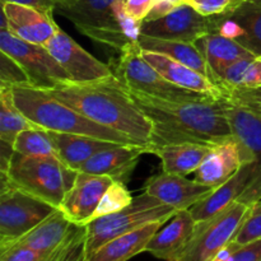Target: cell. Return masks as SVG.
I'll return each instance as SVG.
<instances>
[{
    "label": "cell",
    "instance_id": "obj_1",
    "mask_svg": "<svg viewBox=\"0 0 261 261\" xmlns=\"http://www.w3.org/2000/svg\"><path fill=\"white\" fill-rule=\"evenodd\" d=\"M127 91L152 120L154 129L150 147L185 142L216 145L233 138L222 99L171 101Z\"/></svg>",
    "mask_w": 261,
    "mask_h": 261
},
{
    "label": "cell",
    "instance_id": "obj_2",
    "mask_svg": "<svg viewBox=\"0 0 261 261\" xmlns=\"http://www.w3.org/2000/svg\"><path fill=\"white\" fill-rule=\"evenodd\" d=\"M43 91L97 124L116 130L149 149L154 129L152 120L135 103L117 75L96 83L64 82Z\"/></svg>",
    "mask_w": 261,
    "mask_h": 261
},
{
    "label": "cell",
    "instance_id": "obj_3",
    "mask_svg": "<svg viewBox=\"0 0 261 261\" xmlns=\"http://www.w3.org/2000/svg\"><path fill=\"white\" fill-rule=\"evenodd\" d=\"M12 93L19 111L42 129L87 135L117 144L137 145L126 135L97 124L43 89L31 86H13Z\"/></svg>",
    "mask_w": 261,
    "mask_h": 261
},
{
    "label": "cell",
    "instance_id": "obj_4",
    "mask_svg": "<svg viewBox=\"0 0 261 261\" xmlns=\"http://www.w3.org/2000/svg\"><path fill=\"white\" fill-rule=\"evenodd\" d=\"M76 172L58 157H28L14 152L7 173H2V177L14 188L59 209Z\"/></svg>",
    "mask_w": 261,
    "mask_h": 261
},
{
    "label": "cell",
    "instance_id": "obj_5",
    "mask_svg": "<svg viewBox=\"0 0 261 261\" xmlns=\"http://www.w3.org/2000/svg\"><path fill=\"white\" fill-rule=\"evenodd\" d=\"M176 209L161 203L154 196L143 193L133 199L132 204L116 213L98 217L86 224L84 256L93 254L106 242L135 231L153 222H167L176 214ZM86 261V260H84Z\"/></svg>",
    "mask_w": 261,
    "mask_h": 261
},
{
    "label": "cell",
    "instance_id": "obj_6",
    "mask_svg": "<svg viewBox=\"0 0 261 261\" xmlns=\"http://www.w3.org/2000/svg\"><path fill=\"white\" fill-rule=\"evenodd\" d=\"M58 208L14 188L2 177L0 249L14 244Z\"/></svg>",
    "mask_w": 261,
    "mask_h": 261
},
{
    "label": "cell",
    "instance_id": "obj_7",
    "mask_svg": "<svg viewBox=\"0 0 261 261\" xmlns=\"http://www.w3.org/2000/svg\"><path fill=\"white\" fill-rule=\"evenodd\" d=\"M252 206L234 201L211 221L196 224L194 239L176 261H213L222 249L233 241Z\"/></svg>",
    "mask_w": 261,
    "mask_h": 261
},
{
    "label": "cell",
    "instance_id": "obj_8",
    "mask_svg": "<svg viewBox=\"0 0 261 261\" xmlns=\"http://www.w3.org/2000/svg\"><path fill=\"white\" fill-rule=\"evenodd\" d=\"M116 75L127 89L148 96L158 97L171 101H188V99H205L208 97L181 88L171 83L161 73H158L149 63L142 58L138 43H132L121 51Z\"/></svg>",
    "mask_w": 261,
    "mask_h": 261
},
{
    "label": "cell",
    "instance_id": "obj_9",
    "mask_svg": "<svg viewBox=\"0 0 261 261\" xmlns=\"http://www.w3.org/2000/svg\"><path fill=\"white\" fill-rule=\"evenodd\" d=\"M222 102L232 134L241 145L244 163H254L251 182L237 201L254 206L261 201V116L227 98Z\"/></svg>",
    "mask_w": 261,
    "mask_h": 261
},
{
    "label": "cell",
    "instance_id": "obj_10",
    "mask_svg": "<svg viewBox=\"0 0 261 261\" xmlns=\"http://www.w3.org/2000/svg\"><path fill=\"white\" fill-rule=\"evenodd\" d=\"M0 51L19 63L30 76L31 87L51 89L64 82H71L70 75L45 46L20 40L8 30H0Z\"/></svg>",
    "mask_w": 261,
    "mask_h": 261
},
{
    "label": "cell",
    "instance_id": "obj_11",
    "mask_svg": "<svg viewBox=\"0 0 261 261\" xmlns=\"http://www.w3.org/2000/svg\"><path fill=\"white\" fill-rule=\"evenodd\" d=\"M209 33H217V15H203L190 4L178 5L160 19L143 20L140 27L143 36L182 42H195Z\"/></svg>",
    "mask_w": 261,
    "mask_h": 261
},
{
    "label": "cell",
    "instance_id": "obj_12",
    "mask_svg": "<svg viewBox=\"0 0 261 261\" xmlns=\"http://www.w3.org/2000/svg\"><path fill=\"white\" fill-rule=\"evenodd\" d=\"M45 47L74 83H96L116 75L111 65L94 58L61 28L47 41Z\"/></svg>",
    "mask_w": 261,
    "mask_h": 261
},
{
    "label": "cell",
    "instance_id": "obj_13",
    "mask_svg": "<svg viewBox=\"0 0 261 261\" xmlns=\"http://www.w3.org/2000/svg\"><path fill=\"white\" fill-rule=\"evenodd\" d=\"M114 181L110 176L91 175L78 171L59 209L73 223L86 226L93 219L102 196Z\"/></svg>",
    "mask_w": 261,
    "mask_h": 261
},
{
    "label": "cell",
    "instance_id": "obj_14",
    "mask_svg": "<svg viewBox=\"0 0 261 261\" xmlns=\"http://www.w3.org/2000/svg\"><path fill=\"white\" fill-rule=\"evenodd\" d=\"M0 30H8L15 37L36 45L45 46L58 32L59 27L50 14L14 3H3Z\"/></svg>",
    "mask_w": 261,
    "mask_h": 261
},
{
    "label": "cell",
    "instance_id": "obj_15",
    "mask_svg": "<svg viewBox=\"0 0 261 261\" xmlns=\"http://www.w3.org/2000/svg\"><path fill=\"white\" fill-rule=\"evenodd\" d=\"M213 190V188L198 182L195 178L188 180L185 176L173 175L165 171L150 177L144 186L145 193L176 211L190 209Z\"/></svg>",
    "mask_w": 261,
    "mask_h": 261
},
{
    "label": "cell",
    "instance_id": "obj_16",
    "mask_svg": "<svg viewBox=\"0 0 261 261\" xmlns=\"http://www.w3.org/2000/svg\"><path fill=\"white\" fill-rule=\"evenodd\" d=\"M196 231V222L190 209L177 211L150 239L145 252L157 259L176 261L188 247Z\"/></svg>",
    "mask_w": 261,
    "mask_h": 261
},
{
    "label": "cell",
    "instance_id": "obj_17",
    "mask_svg": "<svg viewBox=\"0 0 261 261\" xmlns=\"http://www.w3.org/2000/svg\"><path fill=\"white\" fill-rule=\"evenodd\" d=\"M139 53L147 63H149L158 73L162 74L171 83L181 88L198 92L212 99H222L226 96L221 87L217 86L201 73L191 69L190 66L160 53L140 50V48Z\"/></svg>",
    "mask_w": 261,
    "mask_h": 261
},
{
    "label": "cell",
    "instance_id": "obj_18",
    "mask_svg": "<svg viewBox=\"0 0 261 261\" xmlns=\"http://www.w3.org/2000/svg\"><path fill=\"white\" fill-rule=\"evenodd\" d=\"M240 143L231 138L213 145L195 172V180L209 188H218L244 166Z\"/></svg>",
    "mask_w": 261,
    "mask_h": 261
},
{
    "label": "cell",
    "instance_id": "obj_19",
    "mask_svg": "<svg viewBox=\"0 0 261 261\" xmlns=\"http://www.w3.org/2000/svg\"><path fill=\"white\" fill-rule=\"evenodd\" d=\"M252 173H254V163H246L229 180L214 189L208 196L191 206L190 212L196 224L211 221L226 211L234 201L239 200L245 189L251 182Z\"/></svg>",
    "mask_w": 261,
    "mask_h": 261
},
{
    "label": "cell",
    "instance_id": "obj_20",
    "mask_svg": "<svg viewBox=\"0 0 261 261\" xmlns=\"http://www.w3.org/2000/svg\"><path fill=\"white\" fill-rule=\"evenodd\" d=\"M144 153H148V148L142 145H117L94 154L78 171L91 175L110 176L115 181L126 184L137 167L139 157Z\"/></svg>",
    "mask_w": 261,
    "mask_h": 261
},
{
    "label": "cell",
    "instance_id": "obj_21",
    "mask_svg": "<svg viewBox=\"0 0 261 261\" xmlns=\"http://www.w3.org/2000/svg\"><path fill=\"white\" fill-rule=\"evenodd\" d=\"M116 0H56L55 13L70 20L84 36L101 30L112 18Z\"/></svg>",
    "mask_w": 261,
    "mask_h": 261
},
{
    "label": "cell",
    "instance_id": "obj_22",
    "mask_svg": "<svg viewBox=\"0 0 261 261\" xmlns=\"http://www.w3.org/2000/svg\"><path fill=\"white\" fill-rule=\"evenodd\" d=\"M213 145L200 143H171V144L150 147L148 153L155 154L161 160L162 170L173 175L188 176L195 173Z\"/></svg>",
    "mask_w": 261,
    "mask_h": 261
},
{
    "label": "cell",
    "instance_id": "obj_23",
    "mask_svg": "<svg viewBox=\"0 0 261 261\" xmlns=\"http://www.w3.org/2000/svg\"><path fill=\"white\" fill-rule=\"evenodd\" d=\"M166 222L145 224L135 231L116 237L89 255L86 261H127L145 251L150 239Z\"/></svg>",
    "mask_w": 261,
    "mask_h": 261
},
{
    "label": "cell",
    "instance_id": "obj_24",
    "mask_svg": "<svg viewBox=\"0 0 261 261\" xmlns=\"http://www.w3.org/2000/svg\"><path fill=\"white\" fill-rule=\"evenodd\" d=\"M76 226L78 224L68 219V217L60 209H56L47 218L43 219L40 224L20 237L14 244L38 252L54 251L70 236Z\"/></svg>",
    "mask_w": 261,
    "mask_h": 261
},
{
    "label": "cell",
    "instance_id": "obj_25",
    "mask_svg": "<svg viewBox=\"0 0 261 261\" xmlns=\"http://www.w3.org/2000/svg\"><path fill=\"white\" fill-rule=\"evenodd\" d=\"M112 12V18L107 25L91 32L87 37L121 53L125 47L137 42L143 22L135 19L126 12L122 0L114 3Z\"/></svg>",
    "mask_w": 261,
    "mask_h": 261
},
{
    "label": "cell",
    "instance_id": "obj_26",
    "mask_svg": "<svg viewBox=\"0 0 261 261\" xmlns=\"http://www.w3.org/2000/svg\"><path fill=\"white\" fill-rule=\"evenodd\" d=\"M50 132V130H48ZM56 148L58 157L66 167L78 171L84 162L102 150L117 147V143L87 137V135L66 134V133L50 132Z\"/></svg>",
    "mask_w": 261,
    "mask_h": 261
},
{
    "label": "cell",
    "instance_id": "obj_27",
    "mask_svg": "<svg viewBox=\"0 0 261 261\" xmlns=\"http://www.w3.org/2000/svg\"><path fill=\"white\" fill-rule=\"evenodd\" d=\"M194 43L198 46L204 59L208 63L217 86H218L219 75L223 73L227 66L240 59L254 55L251 51L244 47L236 40L224 37L219 33H209V35L200 37Z\"/></svg>",
    "mask_w": 261,
    "mask_h": 261
},
{
    "label": "cell",
    "instance_id": "obj_28",
    "mask_svg": "<svg viewBox=\"0 0 261 261\" xmlns=\"http://www.w3.org/2000/svg\"><path fill=\"white\" fill-rule=\"evenodd\" d=\"M140 50L153 51V53H160L163 55H167L185 65L190 66L194 70L199 71L206 78L211 79L213 83L214 76L209 68L208 63L204 59L203 54L198 48V46L194 42H182V41L173 40H161V38L148 37V36L140 35L137 41Z\"/></svg>",
    "mask_w": 261,
    "mask_h": 261
},
{
    "label": "cell",
    "instance_id": "obj_29",
    "mask_svg": "<svg viewBox=\"0 0 261 261\" xmlns=\"http://www.w3.org/2000/svg\"><path fill=\"white\" fill-rule=\"evenodd\" d=\"M223 14L236 20L244 30V35L237 42L254 55H261V5L251 0H237L236 4Z\"/></svg>",
    "mask_w": 261,
    "mask_h": 261
},
{
    "label": "cell",
    "instance_id": "obj_30",
    "mask_svg": "<svg viewBox=\"0 0 261 261\" xmlns=\"http://www.w3.org/2000/svg\"><path fill=\"white\" fill-rule=\"evenodd\" d=\"M40 127L24 116L14 103L12 87L0 86V140L13 145L18 134Z\"/></svg>",
    "mask_w": 261,
    "mask_h": 261
},
{
    "label": "cell",
    "instance_id": "obj_31",
    "mask_svg": "<svg viewBox=\"0 0 261 261\" xmlns=\"http://www.w3.org/2000/svg\"><path fill=\"white\" fill-rule=\"evenodd\" d=\"M13 149L28 157H58V148L51 133L42 127H33L19 133L13 143Z\"/></svg>",
    "mask_w": 261,
    "mask_h": 261
},
{
    "label": "cell",
    "instance_id": "obj_32",
    "mask_svg": "<svg viewBox=\"0 0 261 261\" xmlns=\"http://www.w3.org/2000/svg\"><path fill=\"white\" fill-rule=\"evenodd\" d=\"M133 199L134 198L132 196L130 191L127 190L126 184L121 182V181H114L111 186L107 189L105 195L102 196L101 201H99L98 206L96 209V213L93 216V219L116 213V212L126 208L132 204Z\"/></svg>",
    "mask_w": 261,
    "mask_h": 261
},
{
    "label": "cell",
    "instance_id": "obj_33",
    "mask_svg": "<svg viewBox=\"0 0 261 261\" xmlns=\"http://www.w3.org/2000/svg\"><path fill=\"white\" fill-rule=\"evenodd\" d=\"M213 261H261V239L246 245L231 241Z\"/></svg>",
    "mask_w": 261,
    "mask_h": 261
},
{
    "label": "cell",
    "instance_id": "obj_34",
    "mask_svg": "<svg viewBox=\"0 0 261 261\" xmlns=\"http://www.w3.org/2000/svg\"><path fill=\"white\" fill-rule=\"evenodd\" d=\"M0 86H31L30 76L19 63L0 51Z\"/></svg>",
    "mask_w": 261,
    "mask_h": 261
},
{
    "label": "cell",
    "instance_id": "obj_35",
    "mask_svg": "<svg viewBox=\"0 0 261 261\" xmlns=\"http://www.w3.org/2000/svg\"><path fill=\"white\" fill-rule=\"evenodd\" d=\"M255 56L256 55L246 56V58L240 59V60L234 61V63H232L231 65L224 69L223 73L219 75L218 81V86L223 89L224 93H227V91H231V89H236L241 87L245 73H246L250 63H251Z\"/></svg>",
    "mask_w": 261,
    "mask_h": 261
},
{
    "label": "cell",
    "instance_id": "obj_36",
    "mask_svg": "<svg viewBox=\"0 0 261 261\" xmlns=\"http://www.w3.org/2000/svg\"><path fill=\"white\" fill-rule=\"evenodd\" d=\"M224 98L261 116V87L252 89H231V91H227Z\"/></svg>",
    "mask_w": 261,
    "mask_h": 261
},
{
    "label": "cell",
    "instance_id": "obj_37",
    "mask_svg": "<svg viewBox=\"0 0 261 261\" xmlns=\"http://www.w3.org/2000/svg\"><path fill=\"white\" fill-rule=\"evenodd\" d=\"M259 239H261V209L252 208L233 241L239 245H246Z\"/></svg>",
    "mask_w": 261,
    "mask_h": 261
},
{
    "label": "cell",
    "instance_id": "obj_38",
    "mask_svg": "<svg viewBox=\"0 0 261 261\" xmlns=\"http://www.w3.org/2000/svg\"><path fill=\"white\" fill-rule=\"evenodd\" d=\"M236 2L237 0H201L193 7L203 15L212 17V15H221L228 12L236 4Z\"/></svg>",
    "mask_w": 261,
    "mask_h": 261
},
{
    "label": "cell",
    "instance_id": "obj_39",
    "mask_svg": "<svg viewBox=\"0 0 261 261\" xmlns=\"http://www.w3.org/2000/svg\"><path fill=\"white\" fill-rule=\"evenodd\" d=\"M261 87V55H256L250 63L246 73H245L242 84L240 88H260Z\"/></svg>",
    "mask_w": 261,
    "mask_h": 261
},
{
    "label": "cell",
    "instance_id": "obj_40",
    "mask_svg": "<svg viewBox=\"0 0 261 261\" xmlns=\"http://www.w3.org/2000/svg\"><path fill=\"white\" fill-rule=\"evenodd\" d=\"M122 2L126 12L135 19L143 22L154 5L155 0H122Z\"/></svg>",
    "mask_w": 261,
    "mask_h": 261
},
{
    "label": "cell",
    "instance_id": "obj_41",
    "mask_svg": "<svg viewBox=\"0 0 261 261\" xmlns=\"http://www.w3.org/2000/svg\"><path fill=\"white\" fill-rule=\"evenodd\" d=\"M3 3H14V4L25 5V7L35 8L41 10L46 14L53 15L55 13V3L56 0H0Z\"/></svg>",
    "mask_w": 261,
    "mask_h": 261
},
{
    "label": "cell",
    "instance_id": "obj_42",
    "mask_svg": "<svg viewBox=\"0 0 261 261\" xmlns=\"http://www.w3.org/2000/svg\"><path fill=\"white\" fill-rule=\"evenodd\" d=\"M176 7H173L172 4L170 3L165 2V0H155L154 5L150 9V12L148 13L147 18L144 20H154V19H160V18L165 17L166 14L171 12V10L175 9Z\"/></svg>",
    "mask_w": 261,
    "mask_h": 261
},
{
    "label": "cell",
    "instance_id": "obj_43",
    "mask_svg": "<svg viewBox=\"0 0 261 261\" xmlns=\"http://www.w3.org/2000/svg\"><path fill=\"white\" fill-rule=\"evenodd\" d=\"M165 2L170 3V4L173 5V7H178V5L188 4V0H165Z\"/></svg>",
    "mask_w": 261,
    "mask_h": 261
},
{
    "label": "cell",
    "instance_id": "obj_44",
    "mask_svg": "<svg viewBox=\"0 0 261 261\" xmlns=\"http://www.w3.org/2000/svg\"><path fill=\"white\" fill-rule=\"evenodd\" d=\"M199 2H201V0H188V4L195 5V4H198Z\"/></svg>",
    "mask_w": 261,
    "mask_h": 261
},
{
    "label": "cell",
    "instance_id": "obj_45",
    "mask_svg": "<svg viewBox=\"0 0 261 261\" xmlns=\"http://www.w3.org/2000/svg\"><path fill=\"white\" fill-rule=\"evenodd\" d=\"M252 208H256V209H261V201H259V203L257 204H255L254 206H252Z\"/></svg>",
    "mask_w": 261,
    "mask_h": 261
},
{
    "label": "cell",
    "instance_id": "obj_46",
    "mask_svg": "<svg viewBox=\"0 0 261 261\" xmlns=\"http://www.w3.org/2000/svg\"><path fill=\"white\" fill-rule=\"evenodd\" d=\"M251 2H254V3H256V4L261 5V0H251Z\"/></svg>",
    "mask_w": 261,
    "mask_h": 261
}]
</instances>
